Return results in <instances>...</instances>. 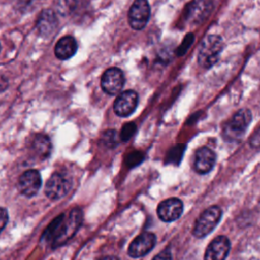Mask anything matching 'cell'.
I'll return each mask as SVG.
<instances>
[{
	"mask_svg": "<svg viewBox=\"0 0 260 260\" xmlns=\"http://www.w3.org/2000/svg\"><path fill=\"white\" fill-rule=\"evenodd\" d=\"M82 223V211L78 208H72L68 213H62L57 216L48 226L43 235V239L52 246L60 247L72 239Z\"/></svg>",
	"mask_w": 260,
	"mask_h": 260,
	"instance_id": "6da1fadb",
	"label": "cell"
},
{
	"mask_svg": "<svg viewBox=\"0 0 260 260\" xmlns=\"http://www.w3.org/2000/svg\"><path fill=\"white\" fill-rule=\"evenodd\" d=\"M223 49V41L217 35H208L201 42L198 51V64L203 69L212 67L218 60Z\"/></svg>",
	"mask_w": 260,
	"mask_h": 260,
	"instance_id": "7a4b0ae2",
	"label": "cell"
},
{
	"mask_svg": "<svg viewBox=\"0 0 260 260\" xmlns=\"http://www.w3.org/2000/svg\"><path fill=\"white\" fill-rule=\"evenodd\" d=\"M221 218V209L217 205L206 208L194 223L193 235L196 238H203L213 231Z\"/></svg>",
	"mask_w": 260,
	"mask_h": 260,
	"instance_id": "3957f363",
	"label": "cell"
},
{
	"mask_svg": "<svg viewBox=\"0 0 260 260\" xmlns=\"http://www.w3.org/2000/svg\"><path fill=\"white\" fill-rule=\"evenodd\" d=\"M252 120V114L248 109L238 111L233 119L226 124L223 130V136L230 141L239 140L247 130Z\"/></svg>",
	"mask_w": 260,
	"mask_h": 260,
	"instance_id": "277c9868",
	"label": "cell"
},
{
	"mask_svg": "<svg viewBox=\"0 0 260 260\" xmlns=\"http://www.w3.org/2000/svg\"><path fill=\"white\" fill-rule=\"evenodd\" d=\"M72 181L62 173H54L46 183L45 194L51 200H59L70 191Z\"/></svg>",
	"mask_w": 260,
	"mask_h": 260,
	"instance_id": "5b68a950",
	"label": "cell"
},
{
	"mask_svg": "<svg viewBox=\"0 0 260 260\" xmlns=\"http://www.w3.org/2000/svg\"><path fill=\"white\" fill-rule=\"evenodd\" d=\"M150 16V6L147 0H135L128 12L130 26L135 30L144 28Z\"/></svg>",
	"mask_w": 260,
	"mask_h": 260,
	"instance_id": "8992f818",
	"label": "cell"
},
{
	"mask_svg": "<svg viewBox=\"0 0 260 260\" xmlns=\"http://www.w3.org/2000/svg\"><path fill=\"white\" fill-rule=\"evenodd\" d=\"M125 83L123 72L116 67L109 68L104 72L101 79L102 89L109 95H115L119 93Z\"/></svg>",
	"mask_w": 260,
	"mask_h": 260,
	"instance_id": "52a82bcc",
	"label": "cell"
},
{
	"mask_svg": "<svg viewBox=\"0 0 260 260\" xmlns=\"http://www.w3.org/2000/svg\"><path fill=\"white\" fill-rule=\"evenodd\" d=\"M156 242L154 234L144 232L137 236L130 244L128 248V255L132 258H140L150 252Z\"/></svg>",
	"mask_w": 260,
	"mask_h": 260,
	"instance_id": "ba28073f",
	"label": "cell"
},
{
	"mask_svg": "<svg viewBox=\"0 0 260 260\" xmlns=\"http://www.w3.org/2000/svg\"><path fill=\"white\" fill-rule=\"evenodd\" d=\"M138 105V95L134 90L122 91L115 100L113 109L117 116L128 117L136 109Z\"/></svg>",
	"mask_w": 260,
	"mask_h": 260,
	"instance_id": "9c48e42d",
	"label": "cell"
},
{
	"mask_svg": "<svg viewBox=\"0 0 260 260\" xmlns=\"http://www.w3.org/2000/svg\"><path fill=\"white\" fill-rule=\"evenodd\" d=\"M42 185L41 175L37 170L25 171L18 180V188L21 194L26 197L35 196Z\"/></svg>",
	"mask_w": 260,
	"mask_h": 260,
	"instance_id": "30bf717a",
	"label": "cell"
},
{
	"mask_svg": "<svg viewBox=\"0 0 260 260\" xmlns=\"http://www.w3.org/2000/svg\"><path fill=\"white\" fill-rule=\"evenodd\" d=\"M183 212V202L178 198H169L157 206V215L160 220L170 222L178 219Z\"/></svg>",
	"mask_w": 260,
	"mask_h": 260,
	"instance_id": "8fae6325",
	"label": "cell"
},
{
	"mask_svg": "<svg viewBox=\"0 0 260 260\" xmlns=\"http://www.w3.org/2000/svg\"><path fill=\"white\" fill-rule=\"evenodd\" d=\"M230 249V240L225 236H218L214 238L206 248L204 260H224Z\"/></svg>",
	"mask_w": 260,
	"mask_h": 260,
	"instance_id": "7c38bea8",
	"label": "cell"
},
{
	"mask_svg": "<svg viewBox=\"0 0 260 260\" xmlns=\"http://www.w3.org/2000/svg\"><path fill=\"white\" fill-rule=\"evenodd\" d=\"M216 160V155L213 150L208 147H200L195 152L194 157V170L198 174H206L212 170Z\"/></svg>",
	"mask_w": 260,
	"mask_h": 260,
	"instance_id": "4fadbf2b",
	"label": "cell"
},
{
	"mask_svg": "<svg viewBox=\"0 0 260 260\" xmlns=\"http://www.w3.org/2000/svg\"><path fill=\"white\" fill-rule=\"evenodd\" d=\"M211 10L210 0H193L186 8L187 19L195 24L204 20Z\"/></svg>",
	"mask_w": 260,
	"mask_h": 260,
	"instance_id": "5bb4252c",
	"label": "cell"
},
{
	"mask_svg": "<svg viewBox=\"0 0 260 260\" xmlns=\"http://www.w3.org/2000/svg\"><path fill=\"white\" fill-rule=\"evenodd\" d=\"M77 51V43L71 36L61 38L55 46V55L60 60L70 59Z\"/></svg>",
	"mask_w": 260,
	"mask_h": 260,
	"instance_id": "9a60e30c",
	"label": "cell"
},
{
	"mask_svg": "<svg viewBox=\"0 0 260 260\" xmlns=\"http://www.w3.org/2000/svg\"><path fill=\"white\" fill-rule=\"evenodd\" d=\"M57 19L55 13L52 10H44L39 16L37 27L41 35L48 36L50 35L56 27Z\"/></svg>",
	"mask_w": 260,
	"mask_h": 260,
	"instance_id": "2e32d148",
	"label": "cell"
},
{
	"mask_svg": "<svg viewBox=\"0 0 260 260\" xmlns=\"http://www.w3.org/2000/svg\"><path fill=\"white\" fill-rule=\"evenodd\" d=\"M32 150L40 158H47L52 150V144L48 136L39 134L34 138Z\"/></svg>",
	"mask_w": 260,
	"mask_h": 260,
	"instance_id": "e0dca14e",
	"label": "cell"
},
{
	"mask_svg": "<svg viewBox=\"0 0 260 260\" xmlns=\"http://www.w3.org/2000/svg\"><path fill=\"white\" fill-rule=\"evenodd\" d=\"M136 132V125L133 123V122H130V123H126L122 130H121V133H120V138L123 140V141H127L129 140L133 134Z\"/></svg>",
	"mask_w": 260,
	"mask_h": 260,
	"instance_id": "ac0fdd59",
	"label": "cell"
},
{
	"mask_svg": "<svg viewBox=\"0 0 260 260\" xmlns=\"http://www.w3.org/2000/svg\"><path fill=\"white\" fill-rule=\"evenodd\" d=\"M105 143L110 145L111 147L115 146L117 144V133L115 130H109L105 133Z\"/></svg>",
	"mask_w": 260,
	"mask_h": 260,
	"instance_id": "d6986e66",
	"label": "cell"
},
{
	"mask_svg": "<svg viewBox=\"0 0 260 260\" xmlns=\"http://www.w3.org/2000/svg\"><path fill=\"white\" fill-rule=\"evenodd\" d=\"M143 159V155L140 152H133L131 153L128 158H127V164L130 167L136 166L138 164H140V161Z\"/></svg>",
	"mask_w": 260,
	"mask_h": 260,
	"instance_id": "ffe728a7",
	"label": "cell"
},
{
	"mask_svg": "<svg viewBox=\"0 0 260 260\" xmlns=\"http://www.w3.org/2000/svg\"><path fill=\"white\" fill-rule=\"evenodd\" d=\"M186 40H184V42H183V44H182V46L178 49V54L179 55H183V54H185V52L187 51V49L190 47V45L192 44V42H193V37H192V34H189L188 36H186V38H185Z\"/></svg>",
	"mask_w": 260,
	"mask_h": 260,
	"instance_id": "44dd1931",
	"label": "cell"
},
{
	"mask_svg": "<svg viewBox=\"0 0 260 260\" xmlns=\"http://www.w3.org/2000/svg\"><path fill=\"white\" fill-rule=\"evenodd\" d=\"M7 221H8V213L4 208L0 207V232H2L3 229L6 226Z\"/></svg>",
	"mask_w": 260,
	"mask_h": 260,
	"instance_id": "7402d4cb",
	"label": "cell"
},
{
	"mask_svg": "<svg viewBox=\"0 0 260 260\" xmlns=\"http://www.w3.org/2000/svg\"><path fill=\"white\" fill-rule=\"evenodd\" d=\"M152 260H172V253L169 249H166L158 253L157 255H155L152 258Z\"/></svg>",
	"mask_w": 260,
	"mask_h": 260,
	"instance_id": "603a6c76",
	"label": "cell"
},
{
	"mask_svg": "<svg viewBox=\"0 0 260 260\" xmlns=\"http://www.w3.org/2000/svg\"><path fill=\"white\" fill-rule=\"evenodd\" d=\"M8 87V80L4 75L0 74V92L4 91Z\"/></svg>",
	"mask_w": 260,
	"mask_h": 260,
	"instance_id": "cb8c5ba5",
	"label": "cell"
},
{
	"mask_svg": "<svg viewBox=\"0 0 260 260\" xmlns=\"http://www.w3.org/2000/svg\"><path fill=\"white\" fill-rule=\"evenodd\" d=\"M100 260H119V258H117L115 256H107V257H104V258H102Z\"/></svg>",
	"mask_w": 260,
	"mask_h": 260,
	"instance_id": "d4e9b609",
	"label": "cell"
},
{
	"mask_svg": "<svg viewBox=\"0 0 260 260\" xmlns=\"http://www.w3.org/2000/svg\"><path fill=\"white\" fill-rule=\"evenodd\" d=\"M0 50H1V45H0Z\"/></svg>",
	"mask_w": 260,
	"mask_h": 260,
	"instance_id": "484cf974",
	"label": "cell"
}]
</instances>
